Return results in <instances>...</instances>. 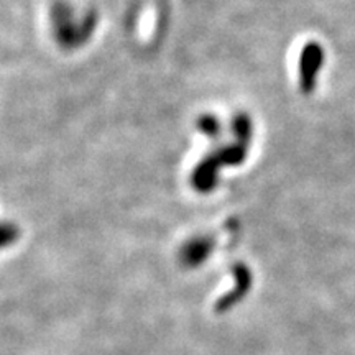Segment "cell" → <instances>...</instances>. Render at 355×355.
<instances>
[{
  "label": "cell",
  "instance_id": "cell-6",
  "mask_svg": "<svg viewBox=\"0 0 355 355\" xmlns=\"http://www.w3.org/2000/svg\"><path fill=\"white\" fill-rule=\"evenodd\" d=\"M247 152H248V145L241 144V141L235 140L234 144L224 145L220 148H217L216 152H212L214 158L219 163V166H237L242 165L247 158Z\"/></svg>",
  "mask_w": 355,
  "mask_h": 355
},
{
  "label": "cell",
  "instance_id": "cell-4",
  "mask_svg": "<svg viewBox=\"0 0 355 355\" xmlns=\"http://www.w3.org/2000/svg\"><path fill=\"white\" fill-rule=\"evenodd\" d=\"M214 248V241L207 235L189 239L180 250V263L184 268H198L209 259Z\"/></svg>",
  "mask_w": 355,
  "mask_h": 355
},
{
  "label": "cell",
  "instance_id": "cell-2",
  "mask_svg": "<svg viewBox=\"0 0 355 355\" xmlns=\"http://www.w3.org/2000/svg\"><path fill=\"white\" fill-rule=\"evenodd\" d=\"M232 288L216 301V313H227V311L232 309L234 306L241 303L252 290V285H254V275H252V270L248 268L245 263L239 261V263H235L232 266Z\"/></svg>",
  "mask_w": 355,
  "mask_h": 355
},
{
  "label": "cell",
  "instance_id": "cell-7",
  "mask_svg": "<svg viewBox=\"0 0 355 355\" xmlns=\"http://www.w3.org/2000/svg\"><path fill=\"white\" fill-rule=\"evenodd\" d=\"M232 132L235 135V140L241 141V144L250 145L252 141V133H254V125L252 121L245 114H237L232 121Z\"/></svg>",
  "mask_w": 355,
  "mask_h": 355
},
{
  "label": "cell",
  "instance_id": "cell-5",
  "mask_svg": "<svg viewBox=\"0 0 355 355\" xmlns=\"http://www.w3.org/2000/svg\"><path fill=\"white\" fill-rule=\"evenodd\" d=\"M219 163L214 158V155H207L204 157L199 165L194 168L193 176H191V183L193 188L198 189L199 193H209L216 188L217 184V176H219Z\"/></svg>",
  "mask_w": 355,
  "mask_h": 355
},
{
  "label": "cell",
  "instance_id": "cell-1",
  "mask_svg": "<svg viewBox=\"0 0 355 355\" xmlns=\"http://www.w3.org/2000/svg\"><path fill=\"white\" fill-rule=\"evenodd\" d=\"M58 42L66 48H74L86 42L96 28V15L89 13L86 19L78 24L73 19V10L64 3H56L51 10Z\"/></svg>",
  "mask_w": 355,
  "mask_h": 355
},
{
  "label": "cell",
  "instance_id": "cell-3",
  "mask_svg": "<svg viewBox=\"0 0 355 355\" xmlns=\"http://www.w3.org/2000/svg\"><path fill=\"white\" fill-rule=\"evenodd\" d=\"M300 87L304 94H311L318 86V74L324 64V50L316 42H311L300 55Z\"/></svg>",
  "mask_w": 355,
  "mask_h": 355
},
{
  "label": "cell",
  "instance_id": "cell-9",
  "mask_svg": "<svg viewBox=\"0 0 355 355\" xmlns=\"http://www.w3.org/2000/svg\"><path fill=\"white\" fill-rule=\"evenodd\" d=\"M2 245L3 247H8L12 245L13 242H17V239H19V227H17L15 224H12V222H6V224L2 225Z\"/></svg>",
  "mask_w": 355,
  "mask_h": 355
},
{
  "label": "cell",
  "instance_id": "cell-8",
  "mask_svg": "<svg viewBox=\"0 0 355 355\" xmlns=\"http://www.w3.org/2000/svg\"><path fill=\"white\" fill-rule=\"evenodd\" d=\"M196 127L201 130V133H204V135L209 137V139H217V137L222 133V125H220L219 119H217L216 115H211V114L201 115V117L198 119Z\"/></svg>",
  "mask_w": 355,
  "mask_h": 355
}]
</instances>
